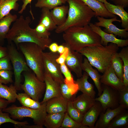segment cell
<instances>
[{"label": "cell", "instance_id": "cell-1", "mask_svg": "<svg viewBox=\"0 0 128 128\" xmlns=\"http://www.w3.org/2000/svg\"><path fill=\"white\" fill-rule=\"evenodd\" d=\"M31 19L29 16L24 18L21 15L14 22L9 30L6 39L9 43L13 42L18 46L20 43L30 42L35 43L43 50L48 48L52 43L50 38L45 39L38 37L33 29L29 26Z\"/></svg>", "mask_w": 128, "mask_h": 128}, {"label": "cell", "instance_id": "cell-2", "mask_svg": "<svg viewBox=\"0 0 128 128\" xmlns=\"http://www.w3.org/2000/svg\"><path fill=\"white\" fill-rule=\"evenodd\" d=\"M63 37L65 42L64 46L78 52L85 47L102 46L100 37L89 25L70 27L64 32Z\"/></svg>", "mask_w": 128, "mask_h": 128}, {"label": "cell", "instance_id": "cell-3", "mask_svg": "<svg viewBox=\"0 0 128 128\" xmlns=\"http://www.w3.org/2000/svg\"><path fill=\"white\" fill-rule=\"evenodd\" d=\"M69 5L68 16L65 22L57 26L55 32L60 33L73 27L89 25L95 13L81 0H66Z\"/></svg>", "mask_w": 128, "mask_h": 128}, {"label": "cell", "instance_id": "cell-4", "mask_svg": "<svg viewBox=\"0 0 128 128\" xmlns=\"http://www.w3.org/2000/svg\"><path fill=\"white\" fill-rule=\"evenodd\" d=\"M119 49L116 44L110 43L106 46L85 47L79 52L86 57L92 66L103 73L111 65L112 57Z\"/></svg>", "mask_w": 128, "mask_h": 128}, {"label": "cell", "instance_id": "cell-5", "mask_svg": "<svg viewBox=\"0 0 128 128\" xmlns=\"http://www.w3.org/2000/svg\"><path fill=\"white\" fill-rule=\"evenodd\" d=\"M17 47L24 55L29 68L39 80L44 82L43 50L37 44L30 42L19 43Z\"/></svg>", "mask_w": 128, "mask_h": 128}, {"label": "cell", "instance_id": "cell-6", "mask_svg": "<svg viewBox=\"0 0 128 128\" xmlns=\"http://www.w3.org/2000/svg\"><path fill=\"white\" fill-rule=\"evenodd\" d=\"M2 110L4 112L8 113L13 119L20 120L25 117L31 118L33 119L35 125L40 128H43L45 119L47 114L46 102L42 103L41 106L37 109L13 105Z\"/></svg>", "mask_w": 128, "mask_h": 128}, {"label": "cell", "instance_id": "cell-7", "mask_svg": "<svg viewBox=\"0 0 128 128\" xmlns=\"http://www.w3.org/2000/svg\"><path fill=\"white\" fill-rule=\"evenodd\" d=\"M24 80L20 87L34 100L39 101L45 91V82L39 80L31 70L23 72Z\"/></svg>", "mask_w": 128, "mask_h": 128}, {"label": "cell", "instance_id": "cell-8", "mask_svg": "<svg viewBox=\"0 0 128 128\" xmlns=\"http://www.w3.org/2000/svg\"><path fill=\"white\" fill-rule=\"evenodd\" d=\"M8 56L13 66L15 78L14 86L17 90L21 89V74L23 72L31 70L27 66L26 61L12 44L10 43L7 47Z\"/></svg>", "mask_w": 128, "mask_h": 128}, {"label": "cell", "instance_id": "cell-9", "mask_svg": "<svg viewBox=\"0 0 128 128\" xmlns=\"http://www.w3.org/2000/svg\"><path fill=\"white\" fill-rule=\"evenodd\" d=\"M59 55L58 52H43L42 53L44 73L50 74L54 80L61 84L64 83V78L61 72L60 65L56 61Z\"/></svg>", "mask_w": 128, "mask_h": 128}, {"label": "cell", "instance_id": "cell-10", "mask_svg": "<svg viewBox=\"0 0 128 128\" xmlns=\"http://www.w3.org/2000/svg\"><path fill=\"white\" fill-rule=\"evenodd\" d=\"M101 87V94L95 99L101 103L103 112H105L108 108L114 109L118 107L119 105V91L103 84Z\"/></svg>", "mask_w": 128, "mask_h": 128}, {"label": "cell", "instance_id": "cell-11", "mask_svg": "<svg viewBox=\"0 0 128 128\" xmlns=\"http://www.w3.org/2000/svg\"><path fill=\"white\" fill-rule=\"evenodd\" d=\"M97 17L98 22H95L94 25L105 28L103 31L105 32L108 33L113 34L116 36H118L122 38L128 37V29H120L113 24V22L114 21L121 22V20L117 19L116 16L109 19L99 16H97Z\"/></svg>", "mask_w": 128, "mask_h": 128}, {"label": "cell", "instance_id": "cell-12", "mask_svg": "<svg viewBox=\"0 0 128 128\" xmlns=\"http://www.w3.org/2000/svg\"><path fill=\"white\" fill-rule=\"evenodd\" d=\"M89 25L93 30L98 34L101 38V43L103 46H106L109 42L116 44L119 47H123L128 45V39L117 38L113 34L108 33L103 31L100 27L90 23Z\"/></svg>", "mask_w": 128, "mask_h": 128}, {"label": "cell", "instance_id": "cell-13", "mask_svg": "<svg viewBox=\"0 0 128 128\" xmlns=\"http://www.w3.org/2000/svg\"><path fill=\"white\" fill-rule=\"evenodd\" d=\"M82 56L79 52L69 49V53L65 62V65L75 73L78 78L82 75Z\"/></svg>", "mask_w": 128, "mask_h": 128}, {"label": "cell", "instance_id": "cell-14", "mask_svg": "<svg viewBox=\"0 0 128 128\" xmlns=\"http://www.w3.org/2000/svg\"><path fill=\"white\" fill-rule=\"evenodd\" d=\"M44 82L46 88L45 93L41 103L55 97L62 96L60 89V84L54 80L49 73H44Z\"/></svg>", "mask_w": 128, "mask_h": 128}, {"label": "cell", "instance_id": "cell-15", "mask_svg": "<svg viewBox=\"0 0 128 128\" xmlns=\"http://www.w3.org/2000/svg\"><path fill=\"white\" fill-rule=\"evenodd\" d=\"M100 81L101 83L118 91L123 89L125 87L123 81L116 75L111 65L101 75Z\"/></svg>", "mask_w": 128, "mask_h": 128}, {"label": "cell", "instance_id": "cell-16", "mask_svg": "<svg viewBox=\"0 0 128 128\" xmlns=\"http://www.w3.org/2000/svg\"><path fill=\"white\" fill-rule=\"evenodd\" d=\"M126 110L120 105L116 108H107L102 112L95 123L94 128H108L112 120L118 114Z\"/></svg>", "mask_w": 128, "mask_h": 128}, {"label": "cell", "instance_id": "cell-17", "mask_svg": "<svg viewBox=\"0 0 128 128\" xmlns=\"http://www.w3.org/2000/svg\"><path fill=\"white\" fill-rule=\"evenodd\" d=\"M103 109L100 103L96 101L95 103L84 114L81 123L89 128H94L96 123Z\"/></svg>", "mask_w": 128, "mask_h": 128}, {"label": "cell", "instance_id": "cell-18", "mask_svg": "<svg viewBox=\"0 0 128 128\" xmlns=\"http://www.w3.org/2000/svg\"><path fill=\"white\" fill-rule=\"evenodd\" d=\"M68 101L62 96L55 97L46 102L48 113H55L66 112Z\"/></svg>", "mask_w": 128, "mask_h": 128}, {"label": "cell", "instance_id": "cell-19", "mask_svg": "<svg viewBox=\"0 0 128 128\" xmlns=\"http://www.w3.org/2000/svg\"><path fill=\"white\" fill-rule=\"evenodd\" d=\"M95 99L82 93L75 98L72 103L74 106L82 114H84L95 103Z\"/></svg>", "mask_w": 128, "mask_h": 128}, {"label": "cell", "instance_id": "cell-20", "mask_svg": "<svg viewBox=\"0 0 128 128\" xmlns=\"http://www.w3.org/2000/svg\"><path fill=\"white\" fill-rule=\"evenodd\" d=\"M82 67V70L86 72L92 80L98 90V96H100L102 91L100 81L101 75L99 73L97 69L92 68V65L86 58L84 59Z\"/></svg>", "mask_w": 128, "mask_h": 128}, {"label": "cell", "instance_id": "cell-21", "mask_svg": "<svg viewBox=\"0 0 128 128\" xmlns=\"http://www.w3.org/2000/svg\"><path fill=\"white\" fill-rule=\"evenodd\" d=\"M81 0L95 13L96 17L99 16L112 18L116 16L108 11L104 3L97 0Z\"/></svg>", "mask_w": 128, "mask_h": 128}, {"label": "cell", "instance_id": "cell-22", "mask_svg": "<svg viewBox=\"0 0 128 128\" xmlns=\"http://www.w3.org/2000/svg\"><path fill=\"white\" fill-rule=\"evenodd\" d=\"M104 3L109 12L120 17L122 27L124 29H128V13L125 10L124 8L121 6L111 4L107 1Z\"/></svg>", "mask_w": 128, "mask_h": 128}, {"label": "cell", "instance_id": "cell-23", "mask_svg": "<svg viewBox=\"0 0 128 128\" xmlns=\"http://www.w3.org/2000/svg\"><path fill=\"white\" fill-rule=\"evenodd\" d=\"M89 76L88 74L84 71L82 76L78 78L75 82L78 85L79 91L95 99L96 93L94 90V86L88 81Z\"/></svg>", "mask_w": 128, "mask_h": 128}, {"label": "cell", "instance_id": "cell-24", "mask_svg": "<svg viewBox=\"0 0 128 128\" xmlns=\"http://www.w3.org/2000/svg\"><path fill=\"white\" fill-rule=\"evenodd\" d=\"M17 18L16 15L10 13L0 20V45L2 46L6 39L12 23Z\"/></svg>", "mask_w": 128, "mask_h": 128}, {"label": "cell", "instance_id": "cell-25", "mask_svg": "<svg viewBox=\"0 0 128 128\" xmlns=\"http://www.w3.org/2000/svg\"><path fill=\"white\" fill-rule=\"evenodd\" d=\"M69 9V6L64 5L57 6L50 11L52 18L57 26L62 25L65 22Z\"/></svg>", "mask_w": 128, "mask_h": 128}, {"label": "cell", "instance_id": "cell-26", "mask_svg": "<svg viewBox=\"0 0 128 128\" xmlns=\"http://www.w3.org/2000/svg\"><path fill=\"white\" fill-rule=\"evenodd\" d=\"M65 113L47 114L45 119L44 126L47 128H60Z\"/></svg>", "mask_w": 128, "mask_h": 128}, {"label": "cell", "instance_id": "cell-27", "mask_svg": "<svg viewBox=\"0 0 128 128\" xmlns=\"http://www.w3.org/2000/svg\"><path fill=\"white\" fill-rule=\"evenodd\" d=\"M17 90L11 84L9 87L0 82V98L5 99L10 103L14 102L17 99Z\"/></svg>", "mask_w": 128, "mask_h": 128}, {"label": "cell", "instance_id": "cell-28", "mask_svg": "<svg viewBox=\"0 0 128 128\" xmlns=\"http://www.w3.org/2000/svg\"><path fill=\"white\" fill-rule=\"evenodd\" d=\"M128 128V110H125L117 115L110 122L108 128Z\"/></svg>", "mask_w": 128, "mask_h": 128}, {"label": "cell", "instance_id": "cell-29", "mask_svg": "<svg viewBox=\"0 0 128 128\" xmlns=\"http://www.w3.org/2000/svg\"><path fill=\"white\" fill-rule=\"evenodd\" d=\"M60 89L62 96L68 101H72L79 91L78 85L76 82L70 86L64 83L61 84Z\"/></svg>", "mask_w": 128, "mask_h": 128}, {"label": "cell", "instance_id": "cell-30", "mask_svg": "<svg viewBox=\"0 0 128 128\" xmlns=\"http://www.w3.org/2000/svg\"><path fill=\"white\" fill-rule=\"evenodd\" d=\"M41 12L39 23L42 24L49 31L55 29L57 26L52 18L50 10L46 7H43Z\"/></svg>", "mask_w": 128, "mask_h": 128}, {"label": "cell", "instance_id": "cell-31", "mask_svg": "<svg viewBox=\"0 0 128 128\" xmlns=\"http://www.w3.org/2000/svg\"><path fill=\"white\" fill-rule=\"evenodd\" d=\"M21 0H5L0 3V20L12 10L17 11L19 5L17 2Z\"/></svg>", "mask_w": 128, "mask_h": 128}, {"label": "cell", "instance_id": "cell-32", "mask_svg": "<svg viewBox=\"0 0 128 128\" xmlns=\"http://www.w3.org/2000/svg\"><path fill=\"white\" fill-rule=\"evenodd\" d=\"M17 99L23 106L29 108L37 109L42 105L41 102L34 100L25 93L18 94Z\"/></svg>", "mask_w": 128, "mask_h": 128}, {"label": "cell", "instance_id": "cell-33", "mask_svg": "<svg viewBox=\"0 0 128 128\" xmlns=\"http://www.w3.org/2000/svg\"><path fill=\"white\" fill-rule=\"evenodd\" d=\"M111 65L118 77L123 82V63L117 52L112 56L111 61Z\"/></svg>", "mask_w": 128, "mask_h": 128}, {"label": "cell", "instance_id": "cell-34", "mask_svg": "<svg viewBox=\"0 0 128 128\" xmlns=\"http://www.w3.org/2000/svg\"><path fill=\"white\" fill-rule=\"evenodd\" d=\"M118 54L123 63V82L125 87H128V47H123Z\"/></svg>", "mask_w": 128, "mask_h": 128}, {"label": "cell", "instance_id": "cell-35", "mask_svg": "<svg viewBox=\"0 0 128 128\" xmlns=\"http://www.w3.org/2000/svg\"><path fill=\"white\" fill-rule=\"evenodd\" d=\"M66 2V0H38L35 6L40 8L46 7L50 10L64 4Z\"/></svg>", "mask_w": 128, "mask_h": 128}, {"label": "cell", "instance_id": "cell-36", "mask_svg": "<svg viewBox=\"0 0 128 128\" xmlns=\"http://www.w3.org/2000/svg\"><path fill=\"white\" fill-rule=\"evenodd\" d=\"M2 110L0 109V127L2 124L7 123H13L16 127L22 128L29 124L27 121L18 122L11 118L8 113L3 112Z\"/></svg>", "mask_w": 128, "mask_h": 128}, {"label": "cell", "instance_id": "cell-37", "mask_svg": "<svg viewBox=\"0 0 128 128\" xmlns=\"http://www.w3.org/2000/svg\"><path fill=\"white\" fill-rule=\"evenodd\" d=\"M66 112L72 119L80 123H81L84 114L81 113L73 106L72 102H68Z\"/></svg>", "mask_w": 128, "mask_h": 128}, {"label": "cell", "instance_id": "cell-38", "mask_svg": "<svg viewBox=\"0 0 128 128\" xmlns=\"http://www.w3.org/2000/svg\"><path fill=\"white\" fill-rule=\"evenodd\" d=\"M60 128H89L82 123H78L71 118L66 112Z\"/></svg>", "mask_w": 128, "mask_h": 128}, {"label": "cell", "instance_id": "cell-39", "mask_svg": "<svg viewBox=\"0 0 128 128\" xmlns=\"http://www.w3.org/2000/svg\"><path fill=\"white\" fill-rule=\"evenodd\" d=\"M61 72L65 77L64 82L68 86H71L75 83L73 76L70 70L65 65V63L60 65Z\"/></svg>", "mask_w": 128, "mask_h": 128}, {"label": "cell", "instance_id": "cell-40", "mask_svg": "<svg viewBox=\"0 0 128 128\" xmlns=\"http://www.w3.org/2000/svg\"><path fill=\"white\" fill-rule=\"evenodd\" d=\"M119 105L126 110L128 109V87L119 91Z\"/></svg>", "mask_w": 128, "mask_h": 128}, {"label": "cell", "instance_id": "cell-41", "mask_svg": "<svg viewBox=\"0 0 128 128\" xmlns=\"http://www.w3.org/2000/svg\"><path fill=\"white\" fill-rule=\"evenodd\" d=\"M33 30L38 36L40 37L48 39L50 35L49 31L41 23H39Z\"/></svg>", "mask_w": 128, "mask_h": 128}, {"label": "cell", "instance_id": "cell-42", "mask_svg": "<svg viewBox=\"0 0 128 128\" xmlns=\"http://www.w3.org/2000/svg\"><path fill=\"white\" fill-rule=\"evenodd\" d=\"M13 74L11 70H0V82L6 84L13 82Z\"/></svg>", "mask_w": 128, "mask_h": 128}, {"label": "cell", "instance_id": "cell-43", "mask_svg": "<svg viewBox=\"0 0 128 128\" xmlns=\"http://www.w3.org/2000/svg\"><path fill=\"white\" fill-rule=\"evenodd\" d=\"M8 56L0 59V70H11L12 67Z\"/></svg>", "mask_w": 128, "mask_h": 128}, {"label": "cell", "instance_id": "cell-44", "mask_svg": "<svg viewBox=\"0 0 128 128\" xmlns=\"http://www.w3.org/2000/svg\"><path fill=\"white\" fill-rule=\"evenodd\" d=\"M64 46V51L62 53L59 54V56L56 59L57 62L60 65L65 63V60L69 52V48L66 46Z\"/></svg>", "mask_w": 128, "mask_h": 128}, {"label": "cell", "instance_id": "cell-45", "mask_svg": "<svg viewBox=\"0 0 128 128\" xmlns=\"http://www.w3.org/2000/svg\"><path fill=\"white\" fill-rule=\"evenodd\" d=\"M113 2L115 5L121 6L124 8L128 6V0H114Z\"/></svg>", "mask_w": 128, "mask_h": 128}, {"label": "cell", "instance_id": "cell-46", "mask_svg": "<svg viewBox=\"0 0 128 128\" xmlns=\"http://www.w3.org/2000/svg\"><path fill=\"white\" fill-rule=\"evenodd\" d=\"M8 55L7 48L3 47L0 45V59Z\"/></svg>", "mask_w": 128, "mask_h": 128}, {"label": "cell", "instance_id": "cell-47", "mask_svg": "<svg viewBox=\"0 0 128 128\" xmlns=\"http://www.w3.org/2000/svg\"><path fill=\"white\" fill-rule=\"evenodd\" d=\"M32 0H23V4L20 10L18 12L20 14H22L26 9V6L29 4H30Z\"/></svg>", "mask_w": 128, "mask_h": 128}, {"label": "cell", "instance_id": "cell-48", "mask_svg": "<svg viewBox=\"0 0 128 128\" xmlns=\"http://www.w3.org/2000/svg\"><path fill=\"white\" fill-rule=\"evenodd\" d=\"M9 104L6 100L0 98V109H3L6 108Z\"/></svg>", "mask_w": 128, "mask_h": 128}, {"label": "cell", "instance_id": "cell-49", "mask_svg": "<svg viewBox=\"0 0 128 128\" xmlns=\"http://www.w3.org/2000/svg\"><path fill=\"white\" fill-rule=\"evenodd\" d=\"M59 46L57 43L55 42L51 43L49 46V48L51 51L53 52H57Z\"/></svg>", "mask_w": 128, "mask_h": 128}, {"label": "cell", "instance_id": "cell-50", "mask_svg": "<svg viewBox=\"0 0 128 128\" xmlns=\"http://www.w3.org/2000/svg\"><path fill=\"white\" fill-rule=\"evenodd\" d=\"M64 46L63 45H60L58 46L57 51L60 54L62 53L63 52L64 50Z\"/></svg>", "mask_w": 128, "mask_h": 128}, {"label": "cell", "instance_id": "cell-51", "mask_svg": "<svg viewBox=\"0 0 128 128\" xmlns=\"http://www.w3.org/2000/svg\"><path fill=\"white\" fill-rule=\"evenodd\" d=\"M97 0L103 3H104L105 1H106V0Z\"/></svg>", "mask_w": 128, "mask_h": 128}, {"label": "cell", "instance_id": "cell-52", "mask_svg": "<svg viewBox=\"0 0 128 128\" xmlns=\"http://www.w3.org/2000/svg\"><path fill=\"white\" fill-rule=\"evenodd\" d=\"M5 0H0V3L2 2Z\"/></svg>", "mask_w": 128, "mask_h": 128}, {"label": "cell", "instance_id": "cell-53", "mask_svg": "<svg viewBox=\"0 0 128 128\" xmlns=\"http://www.w3.org/2000/svg\"><path fill=\"white\" fill-rule=\"evenodd\" d=\"M111 0V1H114V0Z\"/></svg>", "mask_w": 128, "mask_h": 128}]
</instances>
